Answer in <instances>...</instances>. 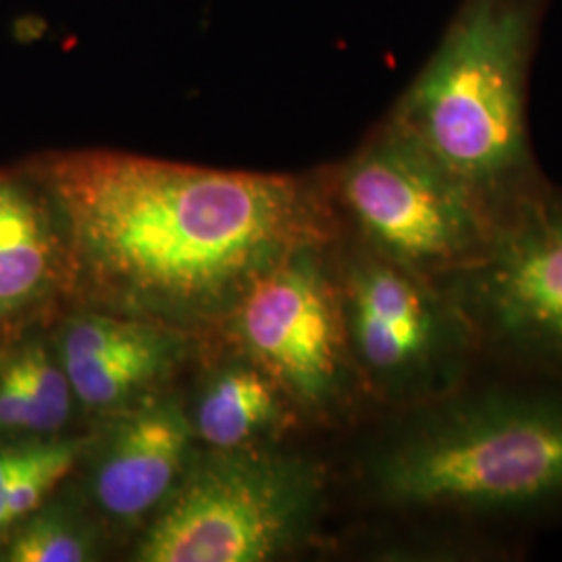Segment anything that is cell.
I'll return each mask as SVG.
<instances>
[{"label": "cell", "instance_id": "7a4b0ae2", "mask_svg": "<svg viewBox=\"0 0 562 562\" xmlns=\"http://www.w3.org/2000/svg\"><path fill=\"white\" fill-rule=\"evenodd\" d=\"M364 471L380 504L413 521L521 546L525 533L562 525V383L482 367L398 411Z\"/></svg>", "mask_w": 562, "mask_h": 562}, {"label": "cell", "instance_id": "5bb4252c", "mask_svg": "<svg viewBox=\"0 0 562 562\" xmlns=\"http://www.w3.org/2000/svg\"><path fill=\"white\" fill-rule=\"evenodd\" d=\"M86 448L83 440L59 442L55 454L34 471L25 473L18 482L0 490V531L23 521L41 508L50 492L74 469Z\"/></svg>", "mask_w": 562, "mask_h": 562}, {"label": "cell", "instance_id": "8992f818", "mask_svg": "<svg viewBox=\"0 0 562 562\" xmlns=\"http://www.w3.org/2000/svg\"><path fill=\"white\" fill-rule=\"evenodd\" d=\"M336 273L364 390L411 408L469 382L483 364L475 334L440 281L357 246Z\"/></svg>", "mask_w": 562, "mask_h": 562}, {"label": "cell", "instance_id": "9c48e42d", "mask_svg": "<svg viewBox=\"0 0 562 562\" xmlns=\"http://www.w3.org/2000/svg\"><path fill=\"white\" fill-rule=\"evenodd\" d=\"M194 434V425L173 401L125 417L97 464L94 496L102 510L136 519L165 503L183 473Z\"/></svg>", "mask_w": 562, "mask_h": 562}, {"label": "cell", "instance_id": "9a60e30c", "mask_svg": "<svg viewBox=\"0 0 562 562\" xmlns=\"http://www.w3.org/2000/svg\"><path fill=\"white\" fill-rule=\"evenodd\" d=\"M36 404L41 406L48 431L55 434L71 413V383L65 369L42 344H27L13 357Z\"/></svg>", "mask_w": 562, "mask_h": 562}, {"label": "cell", "instance_id": "6da1fadb", "mask_svg": "<svg viewBox=\"0 0 562 562\" xmlns=\"http://www.w3.org/2000/svg\"><path fill=\"white\" fill-rule=\"evenodd\" d=\"M27 173L90 280L173 317L220 311L340 229L327 173L223 171L115 150L50 155Z\"/></svg>", "mask_w": 562, "mask_h": 562}, {"label": "cell", "instance_id": "2e32d148", "mask_svg": "<svg viewBox=\"0 0 562 562\" xmlns=\"http://www.w3.org/2000/svg\"><path fill=\"white\" fill-rule=\"evenodd\" d=\"M0 434L46 436L41 406L34 401L15 359L0 367Z\"/></svg>", "mask_w": 562, "mask_h": 562}, {"label": "cell", "instance_id": "ba28073f", "mask_svg": "<svg viewBox=\"0 0 562 562\" xmlns=\"http://www.w3.org/2000/svg\"><path fill=\"white\" fill-rule=\"evenodd\" d=\"M329 244L302 248L240 299L241 341L281 392L311 415L329 417L362 392L350 352Z\"/></svg>", "mask_w": 562, "mask_h": 562}, {"label": "cell", "instance_id": "4fadbf2b", "mask_svg": "<svg viewBox=\"0 0 562 562\" xmlns=\"http://www.w3.org/2000/svg\"><path fill=\"white\" fill-rule=\"evenodd\" d=\"M92 559L90 540L59 510L32 513L18 522L2 561L83 562Z\"/></svg>", "mask_w": 562, "mask_h": 562}, {"label": "cell", "instance_id": "3957f363", "mask_svg": "<svg viewBox=\"0 0 562 562\" xmlns=\"http://www.w3.org/2000/svg\"><path fill=\"white\" fill-rule=\"evenodd\" d=\"M548 0H461L387 120L498 227L550 186L529 136V78Z\"/></svg>", "mask_w": 562, "mask_h": 562}, {"label": "cell", "instance_id": "277c9868", "mask_svg": "<svg viewBox=\"0 0 562 562\" xmlns=\"http://www.w3.org/2000/svg\"><path fill=\"white\" fill-rule=\"evenodd\" d=\"M336 217L361 246L442 280L477 261L498 223L459 181L390 120L327 173Z\"/></svg>", "mask_w": 562, "mask_h": 562}, {"label": "cell", "instance_id": "30bf717a", "mask_svg": "<svg viewBox=\"0 0 562 562\" xmlns=\"http://www.w3.org/2000/svg\"><path fill=\"white\" fill-rule=\"evenodd\" d=\"M57 215L30 173L0 171V325L38 306L59 269Z\"/></svg>", "mask_w": 562, "mask_h": 562}, {"label": "cell", "instance_id": "52a82bcc", "mask_svg": "<svg viewBox=\"0 0 562 562\" xmlns=\"http://www.w3.org/2000/svg\"><path fill=\"white\" fill-rule=\"evenodd\" d=\"M483 364L562 383V190L548 186L504 222L477 261L442 280Z\"/></svg>", "mask_w": 562, "mask_h": 562}, {"label": "cell", "instance_id": "8fae6325", "mask_svg": "<svg viewBox=\"0 0 562 562\" xmlns=\"http://www.w3.org/2000/svg\"><path fill=\"white\" fill-rule=\"evenodd\" d=\"M280 394L283 392L265 371L229 369L204 392L194 431L217 450H238L281 422Z\"/></svg>", "mask_w": 562, "mask_h": 562}, {"label": "cell", "instance_id": "7c38bea8", "mask_svg": "<svg viewBox=\"0 0 562 562\" xmlns=\"http://www.w3.org/2000/svg\"><path fill=\"white\" fill-rule=\"evenodd\" d=\"M176 361V338L165 331L142 348L104 361L60 364L78 401L92 408H109L130 401L140 390L157 382Z\"/></svg>", "mask_w": 562, "mask_h": 562}, {"label": "cell", "instance_id": "e0dca14e", "mask_svg": "<svg viewBox=\"0 0 562 562\" xmlns=\"http://www.w3.org/2000/svg\"><path fill=\"white\" fill-rule=\"evenodd\" d=\"M59 442H27L0 448V490L48 461Z\"/></svg>", "mask_w": 562, "mask_h": 562}, {"label": "cell", "instance_id": "5b68a950", "mask_svg": "<svg viewBox=\"0 0 562 562\" xmlns=\"http://www.w3.org/2000/svg\"><path fill=\"white\" fill-rule=\"evenodd\" d=\"M325 498L322 467L223 450L167 496L146 531L142 562H261L304 542Z\"/></svg>", "mask_w": 562, "mask_h": 562}]
</instances>
